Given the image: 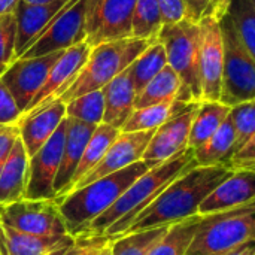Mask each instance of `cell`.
<instances>
[{
    "label": "cell",
    "instance_id": "obj_3",
    "mask_svg": "<svg viewBox=\"0 0 255 255\" xmlns=\"http://www.w3.org/2000/svg\"><path fill=\"white\" fill-rule=\"evenodd\" d=\"M151 167L154 166L140 160L57 199L69 235L78 236L90 223L108 211L123 193Z\"/></svg>",
    "mask_w": 255,
    "mask_h": 255
},
{
    "label": "cell",
    "instance_id": "obj_16",
    "mask_svg": "<svg viewBox=\"0 0 255 255\" xmlns=\"http://www.w3.org/2000/svg\"><path fill=\"white\" fill-rule=\"evenodd\" d=\"M90 51L91 46L87 42H81L72 48H67L63 52V55L55 61V64L51 67L46 81L36 93V96L33 97L24 114L31 112L33 109L58 99L81 72L82 66L85 64L90 55Z\"/></svg>",
    "mask_w": 255,
    "mask_h": 255
},
{
    "label": "cell",
    "instance_id": "obj_5",
    "mask_svg": "<svg viewBox=\"0 0 255 255\" xmlns=\"http://www.w3.org/2000/svg\"><path fill=\"white\" fill-rule=\"evenodd\" d=\"M255 239V202L205 215L185 255H227Z\"/></svg>",
    "mask_w": 255,
    "mask_h": 255
},
{
    "label": "cell",
    "instance_id": "obj_19",
    "mask_svg": "<svg viewBox=\"0 0 255 255\" xmlns=\"http://www.w3.org/2000/svg\"><path fill=\"white\" fill-rule=\"evenodd\" d=\"M67 118V126H66V139H64V146H63V154H61V161L60 167L55 176L54 182V191H55V199H60L67 194L72 178L76 172V167L82 158L84 149L96 130V126L85 124L82 121Z\"/></svg>",
    "mask_w": 255,
    "mask_h": 255
},
{
    "label": "cell",
    "instance_id": "obj_49",
    "mask_svg": "<svg viewBox=\"0 0 255 255\" xmlns=\"http://www.w3.org/2000/svg\"><path fill=\"white\" fill-rule=\"evenodd\" d=\"M253 169H255V164H254V166H253Z\"/></svg>",
    "mask_w": 255,
    "mask_h": 255
},
{
    "label": "cell",
    "instance_id": "obj_20",
    "mask_svg": "<svg viewBox=\"0 0 255 255\" xmlns=\"http://www.w3.org/2000/svg\"><path fill=\"white\" fill-rule=\"evenodd\" d=\"M69 0H60L48 4H31L19 1L13 15L16 19V42H15V60L19 58L34 42V39L43 31L49 21Z\"/></svg>",
    "mask_w": 255,
    "mask_h": 255
},
{
    "label": "cell",
    "instance_id": "obj_8",
    "mask_svg": "<svg viewBox=\"0 0 255 255\" xmlns=\"http://www.w3.org/2000/svg\"><path fill=\"white\" fill-rule=\"evenodd\" d=\"M0 223L40 238L69 235L57 199H22L0 206Z\"/></svg>",
    "mask_w": 255,
    "mask_h": 255
},
{
    "label": "cell",
    "instance_id": "obj_46",
    "mask_svg": "<svg viewBox=\"0 0 255 255\" xmlns=\"http://www.w3.org/2000/svg\"><path fill=\"white\" fill-rule=\"evenodd\" d=\"M25 3H31V4H48V3H55L60 0H22Z\"/></svg>",
    "mask_w": 255,
    "mask_h": 255
},
{
    "label": "cell",
    "instance_id": "obj_15",
    "mask_svg": "<svg viewBox=\"0 0 255 255\" xmlns=\"http://www.w3.org/2000/svg\"><path fill=\"white\" fill-rule=\"evenodd\" d=\"M199 103H191L185 111L172 117L155 130L143 154V161L149 163L151 166H157L188 148L191 124L196 117Z\"/></svg>",
    "mask_w": 255,
    "mask_h": 255
},
{
    "label": "cell",
    "instance_id": "obj_21",
    "mask_svg": "<svg viewBox=\"0 0 255 255\" xmlns=\"http://www.w3.org/2000/svg\"><path fill=\"white\" fill-rule=\"evenodd\" d=\"M102 91L105 97L103 124L121 130L130 118V115L133 114L137 97L128 69L115 76L109 84H106L102 88Z\"/></svg>",
    "mask_w": 255,
    "mask_h": 255
},
{
    "label": "cell",
    "instance_id": "obj_37",
    "mask_svg": "<svg viewBox=\"0 0 255 255\" xmlns=\"http://www.w3.org/2000/svg\"><path fill=\"white\" fill-rule=\"evenodd\" d=\"M16 19L13 13L0 15V63L9 66L15 60Z\"/></svg>",
    "mask_w": 255,
    "mask_h": 255
},
{
    "label": "cell",
    "instance_id": "obj_13",
    "mask_svg": "<svg viewBox=\"0 0 255 255\" xmlns=\"http://www.w3.org/2000/svg\"><path fill=\"white\" fill-rule=\"evenodd\" d=\"M67 118L63 120L48 142L28 160V181L24 199H55L54 182L60 167Z\"/></svg>",
    "mask_w": 255,
    "mask_h": 255
},
{
    "label": "cell",
    "instance_id": "obj_43",
    "mask_svg": "<svg viewBox=\"0 0 255 255\" xmlns=\"http://www.w3.org/2000/svg\"><path fill=\"white\" fill-rule=\"evenodd\" d=\"M227 255H255V239L250 241L238 248H235L233 251H230Z\"/></svg>",
    "mask_w": 255,
    "mask_h": 255
},
{
    "label": "cell",
    "instance_id": "obj_33",
    "mask_svg": "<svg viewBox=\"0 0 255 255\" xmlns=\"http://www.w3.org/2000/svg\"><path fill=\"white\" fill-rule=\"evenodd\" d=\"M239 39L255 60V4L254 0H230L227 10Z\"/></svg>",
    "mask_w": 255,
    "mask_h": 255
},
{
    "label": "cell",
    "instance_id": "obj_35",
    "mask_svg": "<svg viewBox=\"0 0 255 255\" xmlns=\"http://www.w3.org/2000/svg\"><path fill=\"white\" fill-rule=\"evenodd\" d=\"M230 118L233 121L235 131H236V143H235V154H236L255 134V99L233 106L230 111Z\"/></svg>",
    "mask_w": 255,
    "mask_h": 255
},
{
    "label": "cell",
    "instance_id": "obj_27",
    "mask_svg": "<svg viewBox=\"0 0 255 255\" xmlns=\"http://www.w3.org/2000/svg\"><path fill=\"white\" fill-rule=\"evenodd\" d=\"M121 130L112 127V126H108V124H100L96 127V130L93 131L85 149H84V154H82V158L76 167V172L72 178V182H70V187H69V191L67 194L75 188V185L88 173L91 172L97 164L99 161L103 158V155L106 154L108 148L112 145V142L118 137Z\"/></svg>",
    "mask_w": 255,
    "mask_h": 255
},
{
    "label": "cell",
    "instance_id": "obj_32",
    "mask_svg": "<svg viewBox=\"0 0 255 255\" xmlns=\"http://www.w3.org/2000/svg\"><path fill=\"white\" fill-rule=\"evenodd\" d=\"M170 226L126 233L112 241V255H148L152 247L166 235Z\"/></svg>",
    "mask_w": 255,
    "mask_h": 255
},
{
    "label": "cell",
    "instance_id": "obj_51",
    "mask_svg": "<svg viewBox=\"0 0 255 255\" xmlns=\"http://www.w3.org/2000/svg\"><path fill=\"white\" fill-rule=\"evenodd\" d=\"M0 255H1V253H0Z\"/></svg>",
    "mask_w": 255,
    "mask_h": 255
},
{
    "label": "cell",
    "instance_id": "obj_23",
    "mask_svg": "<svg viewBox=\"0 0 255 255\" xmlns=\"http://www.w3.org/2000/svg\"><path fill=\"white\" fill-rule=\"evenodd\" d=\"M72 235L61 238H40L15 230L0 223V253L1 255H46L70 241Z\"/></svg>",
    "mask_w": 255,
    "mask_h": 255
},
{
    "label": "cell",
    "instance_id": "obj_41",
    "mask_svg": "<svg viewBox=\"0 0 255 255\" xmlns=\"http://www.w3.org/2000/svg\"><path fill=\"white\" fill-rule=\"evenodd\" d=\"M19 137V130L18 126H3L0 124V170L4 164V161L7 160L15 142Z\"/></svg>",
    "mask_w": 255,
    "mask_h": 255
},
{
    "label": "cell",
    "instance_id": "obj_9",
    "mask_svg": "<svg viewBox=\"0 0 255 255\" xmlns=\"http://www.w3.org/2000/svg\"><path fill=\"white\" fill-rule=\"evenodd\" d=\"M85 12L87 0H69L21 57H40L85 42Z\"/></svg>",
    "mask_w": 255,
    "mask_h": 255
},
{
    "label": "cell",
    "instance_id": "obj_24",
    "mask_svg": "<svg viewBox=\"0 0 255 255\" xmlns=\"http://www.w3.org/2000/svg\"><path fill=\"white\" fill-rule=\"evenodd\" d=\"M235 143H236V131L233 121L229 117L221 124V127L197 149H194V160L197 166H229L233 154H235ZM230 167V166H229Z\"/></svg>",
    "mask_w": 255,
    "mask_h": 255
},
{
    "label": "cell",
    "instance_id": "obj_10",
    "mask_svg": "<svg viewBox=\"0 0 255 255\" xmlns=\"http://www.w3.org/2000/svg\"><path fill=\"white\" fill-rule=\"evenodd\" d=\"M137 0H87L85 42L94 48L105 42L131 37V19Z\"/></svg>",
    "mask_w": 255,
    "mask_h": 255
},
{
    "label": "cell",
    "instance_id": "obj_42",
    "mask_svg": "<svg viewBox=\"0 0 255 255\" xmlns=\"http://www.w3.org/2000/svg\"><path fill=\"white\" fill-rule=\"evenodd\" d=\"M255 164V134L251 137V140L239 149L230 160L229 166L235 169H245V167H253Z\"/></svg>",
    "mask_w": 255,
    "mask_h": 255
},
{
    "label": "cell",
    "instance_id": "obj_39",
    "mask_svg": "<svg viewBox=\"0 0 255 255\" xmlns=\"http://www.w3.org/2000/svg\"><path fill=\"white\" fill-rule=\"evenodd\" d=\"M21 117H22V112L18 108L12 93L0 79V124L3 126L18 124Z\"/></svg>",
    "mask_w": 255,
    "mask_h": 255
},
{
    "label": "cell",
    "instance_id": "obj_31",
    "mask_svg": "<svg viewBox=\"0 0 255 255\" xmlns=\"http://www.w3.org/2000/svg\"><path fill=\"white\" fill-rule=\"evenodd\" d=\"M163 28L157 0H137L131 19V37L155 42Z\"/></svg>",
    "mask_w": 255,
    "mask_h": 255
},
{
    "label": "cell",
    "instance_id": "obj_45",
    "mask_svg": "<svg viewBox=\"0 0 255 255\" xmlns=\"http://www.w3.org/2000/svg\"><path fill=\"white\" fill-rule=\"evenodd\" d=\"M73 241H75V236H73V238H72L70 241H67L66 244L60 245L58 248H55L54 251L48 253V254H46V255H63V254H64V253H66V250H67V248H69V247H70V245L73 244Z\"/></svg>",
    "mask_w": 255,
    "mask_h": 255
},
{
    "label": "cell",
    "instance_id": "obj_47",
    "mask_svg": "<svg viewBox=\"0 0 255 255\" xmlns=\"http://www.w3.org/2000/svg\"><path fill=\"white\" fill-rule=\"evenodd\" d=\"M99 255H112V241L102 250V253Z\"/></svg>",
    "mask_w": 255,
    "mask_h": 255
},
{
    "label": "cell",
    "instance_id": "obj_30",
    "mask_svg": "<svg viewBox=\"0 0 255 255\" xmlns=\"http://www.w3.org/2000/svg\"><path fill=\"white\" fill-rule=\"evenodd\" d=\"M202 215L191 217L181 223L172 224L166 235L152 247L148 255H185L200 224Z\"/></svg>",
    "mask_w": 255,
    "mask_h": 255
},
{
    "label": "cell",
    "instance_id": "obj_48",
    "mask_svg": "<svg viewBox=\"0 0 255 255\" xmlns=\"http://www.w3.org/2000/svg\"><path fill=\"white\" fill-rule=\"evenodd\" d=\"M6 69H7V66H6V64H1V63H0V78H1V75L4 73V70H6Z\"/></svg>",
    "mask_w": 255,
    "mask_h": 255
},
{
    "label": "cell",
    "instance_id": "obj_2",
    "mask_svg": "<svg viewBox=\"0 0 255 255\" xmlns=\"http://www.w3.org/2000/svg\"><path fill=\"white\" fill-rule=\"evenodd\" d=\"M196 166L194 149L187 148L170 160L151 167L140 175L108 211L90 223L79 235L108 236L109 239L121 236L134 218L152 200H155L172 181Z\"/></svg>",
    "mask_w": 255,
    "mask_h": 255
},
{
    "label": "cell",
    "instance_id": "obj_44",
    "mask_svg": "<svg viewBox=\"0 0 255 255\" xmlns=\"http://www.w3.org/2000/svg\"><path fill=\"white\" fill-rule=\"evenodd\" d=\"M21 0H0V15L13 13Z\"/></svg>",
    "mask_w": 255,
    "mask_h": 255
},
{
    "label": "cell",
    "instance_id": "obj_1",
    "mask_svg": "<svg viewBox=\"0 0 255 255\" xmlns=\"http://www.w3.org/2000/svg\"><path fill=\"white\" fill-rule=\"evenodd\" d=\"M232 167L196 166L172 181L123 233H136L148 229L172 226L199 215V208L211 191L230 173Z\"/></svg>",
    "mask_w": 255,
    "mask_h": 255
},
{
    "label": "cell",
    "instance_id": "obj_26",
    "mask_svg": "<svg viewBox=\"0 0 255 255\" xmlns=\"http://www.w3.org/2000/svg\"><path fill=\"white\" fill-rule=\"evenodd\" d=\"M191 103L179 100H167L145 108L134 109L121 131H146L157 130L161 124L169 121L172 117L185 111Z\"/></svg>",
    "mask_w": 255,
    "mask_h": 255
},
{
    "label": "cell",
    "instance_id": "obj_17",
    "mask_svg": "<svg viewBox=\"0 0 255 255\" xmlns=\"http://www.w3.org/2000/svg\"><path fill=\"white\" fill-rule=\"evenodd\" d=\"M255 202V169H235L211 194L203 200L199 208V215H211Z\"/></svg>",
    "mask_w": 255,
    "mask_h": 255
},
{
    "label": "cell",
    "instance_id": "obj_11",
    "mask_svg": "<svg viewBox=\"0 0 255 255\" xmlns=\"http://www.w3.org/2000/svg\"><path fill=\"white\" fill-rule=\"evenodd\" d=\"M224 69V39L218 19L199 22V76L203 100H220Z\"/></svg>",
    "mask_w": 255,
    "mask_h": 255
},
{
    "label": "cell",
    "instance_id": "obj_38",
    "mask_svg": "<svg viewBox=\"0 0 255 255\" xmlns=\"http://www.w3.org/2000/svg\"><path fill=\"white\" fill-rule=\"evenodd\" d=\"M111 242L108 236H75L73 244L63 255H99L102 250Z\"/></svg>",
    "mask_w": 255,
    "mask_h": 255
},
{
    "label": "cell",
    "instance_id": "obj_29",
    "mask_svg": "<svg viewBox=\"0 0 255 255\" xmlns=\"http://www.w3.org/2000/svg\"><path fill=\"white\" fill-rule=\"evenodd\" d=\"M167 66L166 49L161 42H152L128 67L136 93L139 94L151 79H154Z\"/></svg>",
    "mask_w": 255,
    "mask_h": 255
},
{
    "label": "cell",
    "instance_id": "obj_6",
    "mask_svg": "<svg viewBox=\"0 0 255 255\" xmlns=\"http://www.w3.org/2000/svg\"><path fill=\"white\" fill-rule=\"evenodd\" d=\"M167 55V64L179 75L182 91L179 102H202L199 76V24L184 19L178 24L163 25L158 37Z\"/></svg>",
    "mask_w": 255,
    "mask_h": 255
},
{
    "label": "cell",
    "instance_id": "obj_18",
    "mask_svg": "<svg viewBox=\"0 0 255 255\" xmlns=\"http://www.w3.org/2000/svg\"><path fill=\"white\" fill-rule=\"evenodd\" d=\"M66 118V103L55 99L43 106L24 114L18 121L19 139L22 140L28 157L34 155L55 133Z\"/></svg>",
    "mask_w": 255,
    "mask_h": 255
},
{
    "label": "cell",
    "instance_id": "obj_25",
    "mask_svg": "<svg viewBox=\"0 0 255 255\" xmlns=\"http://www.w3.org/2000/svg\"><path fill=\"white\" fill-rule=\"evenodd\" d=\"M232 108L220 100H203L199 103L196 117L191 124L188 148L197 149L202 146L226 121Z\"/></svg>",
    "mask_w": 255,
    "mask_h": 255
},
{
    "label": "cell",
    "instance_id": "obj_40",
    "mask_svg": "<svg viewBox=\"0 0 255 255\" xmlns=\"http://www.w3.org/2000/svg\"><path fill=\"white\" fill-rule=\"evenodd\" d=\"M163 25L178 24L187 19V6L184 0H157Z\"/></svg>",
    "mask_w": 255,
    "mask_h": 255
},
{
    "label": "cell",
    "instance_id": "obj_36",
    "mask_svg": "<svg viewBox=\"0 0 255 255\" xmlns=\"http://www.w3.org/2000/svg\"><path fill=\"white\" fill-rule=\"evenodd\" d=\"M187 6V19L199 24L205 18L221 19L230 6V0H184Z\"/></svg>",
    "mask_w": 255,
    "mask_h": 255
},
{
    "label": "cell",
    "instance_id": "obj_4",
    "mask_svg": "<svg viewBox=\"0 0 255 255\" xmlns=\"http://www.w3.org/2000/svg\"><path fill=\"white\" fill-rule=\"evenodd\" d=\"M151 43L152 42L146 39L127 37L91 48L81 72L58 99L67 103L85 93L102 90L115 76L128 69Z\"/></svg>",
    "mask_w": 255,
    "mask_h": 255
},
{
    "label": "cell",
    "instance_id": "obj_34",
    "mask_svg": "<svg viewBox=\"0 0 255 255\" xmlns=\"http://www.w3.org/2000/svg\"><path fill=\"white\" fill-rule=\"evenodd\" d=\"M105 115V97L102 90L85 93L66 103V117L90 126H100Z\"/></svg>",
    "mask_w": 255,
    "mask_h": 255
},
{
    "label": "cell",
    "instance_id": "obj_7",
    "mask_svg": "<svg viewBox=\"0 0 255 255\" xmlns=\"http://www.w3.org/2000/svg\"><path fill=\"white\" fill-rule=\"evenodd\" d=\"M220 25L224 39V69L220 102L233 108L255 99V60L239 39L229 13L220 19Z\"/></svg>",
    "mask_w": 255,
    "mask_h": 255
},
{
    "label": "cell",
    "instance_id": "obj_12",
    "mask_svg": "<svg viewBox=\"0 0 255 255\" xmlns=\"http://www.w3.org/2000/svg\"><path fill=\"white\" fill-rule=\"evenodd\" d=\"M64 51H57L33 58L19 57L13 60L1 75L0 79L12 93L22 114L27 111L30 102L46 81L51 67L63 55Z\"/></svg>",
    "mask_w": 255,
    "mask_h": 255
},
{
    "label": "cell",
    "instance_id": "obj_22",
    "mask_svg": "<svg viewBox=\"0 0 255 255\" xmlns=\"http://www.w3.org/2000/svg\"><path fill=\"white\" fill-rule=\"evenodd\" d=\"M28 154L18 137L0 170V206L22 200L28 181Z\"/></svg>",
    "mask_w": 255,
    "mask_h": 255
},
{
    "label": "cell",
    "instance_id": "obj_14",
    "mask_svg": "<svg viewBox=\"0 0 255 255\" xmlns=\"http://www.w3.org/2000/svg\"><path fill=\"white\" fill-rule=\"evenodd\" d=\"M155 130H146V131H120L118 137L112 142V145L108 148L103 158L99 161V164L88 172L76 185L73 190L88 185L106 175H111L114 172H118L121 169H126L143 158V154L149 145L151 137L154 136ZM72 190V191H73Z\"/></svg>",
    "mask_w": 255,
    "mask_h": 255
},
{
    "label": "cell",
    "instance_id": "obj_50",
    "mask_svg": "<svg viewBox=\"0 0 255 255\" xmlns=\"http://www.w3.org/2000/svg\"><path fill=\"white\" fill-rule=\"evenodd\" d=\"M254 4H255V0H254Z\"/></svg>",
    "mask_w": 255,
    "mask_h": 255
},
{
    "label": "cell",
    "instance_id": "obj_28",
    "mask_svg": "<svg viewBox=\"0 0 255 255\" xmlns=\"http://www.w3.org/2000/svg\"><path fill=\"white\" fill-rule=\"evenodd\" d=\"M181 91H182V81L179 75L167 64L137 94L134 109L167 102V100H178L181 96Z\"/></svg>",
    "mask_w": 255,
    "mask_h": 255
}]
</instances>
